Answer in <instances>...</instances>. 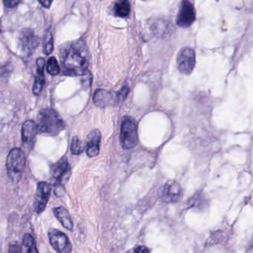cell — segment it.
<instances>
[{
    "instance_id": "1",
    "label": "cell",
    "mask_w": 253,
    "mask_h": 253,
    "mask_svg": "<svg viewBox=\"0 0 253 253\" xmlns=\"http://www.w3.org/2000/svg\"><path fill=\"white\" fill-rule=\"evenodd\" d=\"M89 59V50L83 41L77 40L66 45L61 51L64 74L73 77L81 76L88 70Z\"/></svg>"
},
{
    "instance_id": "2",
    "label": "cell",
    "mask_w": 253,
    "mask_h": 253,
    "mask_svg": "<svg viewBox=\"0 0 253 253\" xmlns=\"http://www.w3.org/2000/svg\"><path fill=\"white\" fill-rule=\"evenodd\" d=\"M36 128L39 133L56 136L61 132L65 127L64 121L53 108H47L41 110L38 114Z\"/></svg>"
},
{
    "instance_id": "3",
    "label": "cell",
    "mask_w": 253,
    "mask_h": 253,
    "mask_svg": "<svg viewBox=\"0 0 253 253\" xmlns=\"http://www.w3.org/2000/svg\"><path fill=\"white\" fill-rule=\"evenodd\" d=\"M25 156L20 148H13L6 161L7 171L11 181L18 183L22 178L25 167Z\"/></svg>"
},
{
    "instance_id": "4",
    "label": "cell",
    "mask_w": 253,
    "mask_h": 253,
    "mask_svg": "<svg viewBox=\"0 0 253 253\" xmlns=\"http://www.w3.org/2000/svg\"><path fill=\"white\" fill-rule=\"evenodd\" d=\"M120 141L125 149H131L138 144V126L135 119L126 116L121 124Z\"/></svg>"
},
{
    "instance_id": "5",
    "label": "cell",
    "mask_w": 253,
    "mask_h": 253,
    "mask_svg": "<svg viewBox=\"0 0 253 253\" xmlns=\"http://www.w3.org/2000/svg\"><path fill=\"white\" fill-rule=\"evenodd\" d=\"M196 65V54L193 49L190 48H184L182 49L177 58V66L178 70L183 74H189L192 73Z\"/></svg>"
},
{
    "instance_id": "6",
    "label": "cell",
    "mask_w": 253,
    "mask_h": 253,
    "mask_svg": "<svg viewBox=\"0 0 253 253\" xmlns=\"http://www.w3.org/2000/svg\"><path fill=\"white\" fill-rule=\"evenodd\" d=\"M159 196L160 199L165 203H175L181 198V187L175 181H168L160 189Z\"/></svg>"
},
{
    "instance_id": "7",
    "label": "cell",
    "mask_w": 253,
    "mask_h": 253,
    "mask_svg": "<svg viewBox=\"0 0 253 253\" xmlns=\"http://www.w3.org/2000/svg\"><path fill=\"white\" fill-rule=\"evenodd\" d=\"M51 245L59 253H69L72 252V245L69 237L57 230H51L49 233Z\"/></svg>"
},
{
    "instance_id": "8",
    "label": "cell",
    "mask_w": 253,
    "mask_h": 253,
    "mask_svg": "<svg viewBox=\"0 0 253 253\" xmlns=\"http://www.w3.org/2000/svg\"><path fill=\"white\" fill-rule=\"evenodd\" d=\"M196 14L194 6L189 0H183L178 12L177 23L179 26L187 28L196 20Z\"/></svg>"
},
{
    "instance_id": "9",
    "label": "cell",
    "mask_w": 253,
    "mask_h": 253,
    "mask_svg": "<svg viewBox=\"0 0 253 253\" xmlns=\"http://www.w3.org/2000/svg\"><path fill=\"white\" fill-rule=\"evenodd\" d=\"M52 188L49 183L45 181L39 182L36 189V196H35V210L36 213H42L46 209L50 198Z\"/></svg>"
},
{
    "instance_id": "10",
    "label": "cell",
    "mask_w": 253,
    "mask_h": 253,
    "mask_svg": "<svg viewBox=\"0 0 253 253\" xmlns=\"http://www.w3.org/2000/svg\"><path fill=\"white\" fill-rule=\"evenodd\" d=\"M39 38L35 35L32 30H23L19 36L21 49L26 55L32 54L39 46Z\"/></svg>"
},
{
    "instance_id": "11",
    "label": "cell",
    "mask_w": 253,
    "mask_h": 253,
    "mask_svg": "<svg viewBox=\"0 0 253 253\" xmlns=\"http://www.w3.org/2000/svg\"><path fill=\"white\" fill-rule=\"evenodd\" d=\"M71 173V166L67 159L63 158L61 161L56 163L52 169V175L56 182L55 184L63 186L69 181Z\"/></svg>"
},
{
    "instance_id": "12",
    "label": "cell",
    "mask_w": 253,
    "mask_h": 253,
    "mask_svg": "<svg viewBox=\"0 0 253 253\" xmlns=\"http://www.w3.org/2000/svg\"><path fill=\"white\" fill-rule=\"evenodd\" d=\"M37 128L33 121H27L22 127V141L28 149H32L35 144Z\"/></svg>"
},
{
    "instance_id": "13",
    "label": "cell",
    "mask_w": 253,
    "mask_h": 253,
    "mask_svg": "<svg viewBox=\"0 0 253 253\" xmlns=\"http://www.w3.org/2000/svg\"><path fill=\"white\" fill-rule=\"evenodd\" d=\"M101 133L98 129H94L89 133L86 144V154L89 158L97 156L100 152Z\"/></svg>"
},
{
    "instance_id": "14",
    "label": "cell",
    "mask_w": 253,
    "mask_h": 253,
    "mask_svg": "<svg viewBox=\"0 0 253 253\" xmlns=\"http://www.w3.org/2000/svg\"><path fill=\"white\" fill-rule=\"evenodd\" d=\"M93 101L97 107H101V108L118 102L116 94L114 95L112 93L103 90V89H98L95 91L94 97H93Z\"/></svg>"
},
{
    "instance_id": "15",
    "label": "cell",
    "mask_w": 253,
    "mask_h": 253,
    "mask_svg": "<svg viewBox=\"0 0 253 253\" xmlns=\"http://www.w3.org/2000/svg\"><path fill=\"white\" fill-rule=\"evenodd\" d=\"M53 212L54 214L63 227L69 230H73V221L66 208L63 206H59V207L54 208Z\"/></svg>"
},
{
    "instance_id": "16",
    "label": "cell",
    "mask_w": 253,
    "mask_h": 253,
    "mask_svg": "<svg viewBox=\"0 0 253 253\" xmlns=\"http://www.w3.org/2000/svg\"><path fill=\"white\" fill-rule=\"evenodd\" d=\"M131 11L128 0H117L114 6V14L116 16L121 18H128Z\"/></svg>"
},
{
    "instance_id": "17",
    "label": "cell",
    "mask_w": 253,
    "mask_h": 253,
    "mask_svg": "<svg viewBox=\"0 0 253 253\" xmlns=\"http://www.w3.org/2000/svg\"><path fill=\"white\" fill-rule=\"evenodd\" d=\"M21 253H38L35 239L32 235L25 234L24 235Z\"/></svg>"
},
{
    "instance_id": "18",
    "label": "cell",
    "mask_w": 253,
    "mask_h": 253,
    "mask_svg": "<svg viewBox=\"0 0 253 253\" xmlns=\"http://www.w3.org/2000/svg\"><path fill=\"white\" fill-rule=\"evenodd\" d=\"M45 85V77L44 73H38L35 78V83L33 86V93L35 95H39L43 89Z\"/></svg>"
},
{
    "instance_id": "19",
    "label": "cell",
    "mask_w": 253,
    "mask_h": 253,
    "mask_svg": "<svg viewBox=\"0 0 253 253\" xmlns=\"http://www.w3.org/2000/svg\"><path fill=\"white\" fill-rule=\"evenodd\" d=\"M71 151H72V153L74 155H80L84 151V145H83V142L77 136L73 137L72 139Z\"/></svg>"
},
{
    "instance_id": "20",
    "label": "cell",
    "mask_w": 253,
    "mask_h": 253,
    "mask_svg": "<svg viewBox=\"0 0 253 253\" xmlns=\"http://www.w3.org/2000/svg\"><path fill=\"white\" fill-rule=\"evenodd\" d=\"M47 71L51 75L56 76L59 74L60 72V69H59V64H58L57 60L56 58L52 57L49 58V61L47 63Z\"/></svg>"
},
{
    "instance_id": "21",
    "label": "cell",
    "mask_w": 253,
    "mask_h": 253,
    "mask_svg": "<svg viewBox=\"0 0 253 253\" xmlns=\"http://www.w3.org/2000/svg\"><path fill=\"white\" fill-rule=\"evenodd\" d=\"M44 42H44V53L46 55L50 54L53 52L54 49L53 36H52V32L50 30L47 32Z\"/></svg>"
},
{
    "instance_id": "22",
    "label": "cell",
    "mask_w": 253,
    "mask_h": 253,
    "mask_svg": "<svg viewBox=\"0 0 253 253\" xmlns=\"http://www.w3.org/2000/svg\"><path fill=\"white\" fill-rule=\"evenodd\" d=\"M128 91H129V88L127 86H124V87L120 90V91H118L117 94H116V95H117V101H124V100L126 98L127 95H128Z\"/></svg>"
},
{
    "instance_id": "23",
    "label": "cell",
    "mask_w": 253,
    "mask_h": 253,
    "mask_svg": "<svg viewBox=\"0 0 253 253\" xmlns=\"http://www.w3.org/2000/svg\"><path fill=\"white\" fill-rule=\"evenodd\" d=\"M81 76H83V84L85 87H89L91 86V74L89 73L88 70L85 73H83Z\"/></svg>"
},
{
    "instance_id": "24",
    "label": "cell",
    "mask_w": 253,
    "mask_h": 253,
    "mask_svg": "<svg viewBox=\"0 0 253 253\" xmlns=\"http://www.w3.org/2000/svg\"><path fill=\"white\" fill-rule=\"evenodd\" d=\"M46 66V62L44 60L43 58H39L36 60V70L38 73H44V69Z\"/></svg>"
},
{
    "instance_id": "25",
    "label": "cell",
    "mask_w": 253,
    "mask_h": 253,
    "mask_svg": "<svg viewBox=\"0 0 253 253\" xmlns=\"http://www.w3.org/2000/svg\"><path fill=\"white\" fill-rule=\"evenodd\" d=\"M4 5L7 8H14L20 2V0H3Z\"/></svg>"
},
{
    "instance_id": "26",
    "label": "cell",
    "mask_w": 253,
    "mask_h": 253,
    "mask_svg": "<svg viewBox=\"0 0 253 253\" xmlns=\"http://www.w3.org/2000/svg\"><path fill=\"white\" fill-rule=\"evenodd\" d=\"M45 8H50L53 0H38Z\"/></svg>"
},
{
    "instance_id": "27",
    "label": "cell",
    "mask_w": 253,
    "mask_h": 253,
    "mask_svg": "<svg viewBox=\"0 0 253 253\" xmlns=\"http://www.w3.org/2000/svg\"><path fill=\"white\" fill-rule=\"evenodd\" d=\"M133 252H135V253H148L149 252V250H148V249L146 248V247H137L136 249H135V250H133Z\"/></svg>"
},
{
    "instance_id": "28",
    "label": "cell",
    "mask_w": 253,
    "mask_h": 253,
    "mask_svg": "<svg viewBox=\"0 0 253 253\" xmlns=\"http://www.w3.org/2000/svg\"><path fill=\"white\" fill-rule=\"evenodd\" d=\"M10 253H21V247L19 246H11L9 250Z\"/></svg>"
},
{
    "instance_id": "29",
    "label": "cell",
    "mask_w": 253,
    "mask_h": 253,
    "mask_svg": "<svg viewBox=\"0 0 253 253\" xmlns=\"http://www.w3.org/2000/svg\"><path fill=\"white\" fill-rule=\"evenodd\" d=\"M144 1H149V0H144Z\"/></svg>"
},
{
    "instance_id": "30",
    "label": "cell",
    "mask_w": 253,
    "mask_h": 253,
    "mask_svg": "<svg viewBox=\"0 0 253 253\" xmlns=\"http://www.w3.org/2000/svg\"><path fill=\"white\" fill-rule=\"evenodd\" d=\"M0 33H1V30H0Z\"/></svg>"
}]
</instances>
